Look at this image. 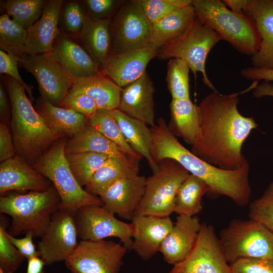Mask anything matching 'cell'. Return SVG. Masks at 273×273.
I'll return each mask as SVG.
<instances>
[{
  "label": "cell",
  "instance_id": "cell-1",
  "mask_svg": "<svg viewBox=\"0 0 273 273\" xmlns=\"http://www.w3.org/2000/svg\"><path fill=\"white\" fill-rule=\"evenodd\" d=\"M259 81L244 90L228 95L218 91L207 95L198 105L200 131L191 152L207 163L226 170H235L248 162L242 153L244 142L258 125L253 117L239 112V95L254 89Z\"/></svg>",
  "mask_w": 273,
  "mask_h": 273
},
{
  "label": "cell",
  "instance_id": "cell-2",
  "mask_svg": "<svg viewBox=\"0 0 273 273\" xmlns=\"http://www.w3.org/2000/svg\"><path fill=\"white\" fill-rule=\"evenodd\" d=\"M151 128L153 134L152 157L156 164L164 159H173L190 174L204 180L208 186V194L226 196L239 206L248 204L251 197L248 162L237 170L220 169L184 147L171 132L163 118L159 117Z\"/></svg>",
  "mask_w": 273,
  "mask_h": 273
},
{
  "label": "cell",
  "instance_id": "cell-3",
  "mask_svg": "<svg viewBox=\"0 0 273 273\" xmlns=\"http://www.w3.org/2000/svg\"><path fill=\"white\" fill-rule=\"evenodd\" d=\"M4 82L11 102L10 124L17 154L32 166L65 135L48 127L23 86L9 76L4 77Z\"/></svg>",
  "mask_w": 273,
  "mask_h": 273
},
{
  "label": "cell",
  "instance_id": "cell-4",
  "mask_svg": "<svg viewBox=\"0 0 273 273\" xmlns=\"http://www.w3.org/2000/svg\"><path fill=\"white\" fill-rule=\"evenodd\" d=\"M60 204V197L52 185L42 192L1 196L0 212L12 217L7 230L9 235L15 237L31 231L34 237L38 238L43 234Z\"/></svg>",
  "mask_w": 273,
  "mask_h": 273
},
{
  "label": "cell",
  "instance_id": "cell-5",
  "mask_svg": "<svg viewBox=\"0 0 273 273\" xmlns=\"http://www.w3.org/2000/svg\"><path fill=\"white\" fill-rule=\"evenodd\" d=\"M196 16L237 51L252 57L259 50L261 37L253 19L237 14L220 0H193Z\"/></svg>",
  "mask_w": 273,
  "mask_h": 273
},
{
  "label": "cell",
  "instance_id": "cell-6",
  "mask_svg": "<svg viewBox=\"0 0 273 273\" xmlns=\"http://www.w3.org/2000/svg\"><path fill=\"white\" fill-rule=\"evenodd\" d=\"M221 40L216 32L196 16L184 32L159 48L156 57L161 60L172 58L183 60L195 78L200 72L204 83L213 92H217L207 76L206 62L209 53Z\"/></svg>",
  "mask_w": 273,
  "mask_h": 273
},
{
  "label": "cell",
  "instance_id": "cell-7",
  "mask_svg": "<svg viewBox=\"0 0 273 273\" xmlns=\"http://www.w3.org/2000/svg\"><path fill=\"white\" fill-rule=\"evenodd\" d=\"M66 143L63 138L57 142L32 166L51 182L61 206L74 211L89 205L103 206L100 198L83 189L74 177L66 158Z\"/></svg>",
  "mask_w": 273,
  "mask_h": 273
},
{
  "label": "cell",
  "instance_id": "cell-8",
  "mask_svg": "<svg viewBox=\"0 0 273 273\" xmlns=\"http://www.w3.org/2000/svg\"><path fill=\"white\" fill-rule=\"evenodd\" d=\"M218 239L230 265L243 258L273 261V232L252 219H232Z\"/></svg>",
  "mask_w": 273,
  "mask_h": 273
},
{
  "label": "cell",
  "instance_id": "cell-9",
  "mask_svg": "<svg viewBox=\"0 0 273 273\" xmlns=\"http://www.w3.org/2000/svg\"><path fill=\"white\" fill-rule=\"evenodd\" d=\"M157 164L158 170L147 178L135 215L167 217L173 212L177 191L190 173L173 159H164Z\"/></svg>",
  "mask_w": 273,
  "mask_h": 273
},
{
  "label": "cell",
  "instance_id": "cell-10",
  "mask_svg": "<svg viewBox=\"0 0 273 273\" xmlns=\"http://www.w3.org/2000/svg\"><path fill=\"white\" fill-rule=\"evenodd\" d=\"M127 251L111 240H81L65 264L72 273H118Z\"/></svg>",
  "mask_w": 273,
  "mask_h": 273
},
{
  "label": "cell",
  "instance_id": "cell-11",
  "mask_svg": "<svg viewBox=\"0 0 273 273\" xmlns=\"http://www.w3.org/2000/svg\"><path fill=\"white\" fill-rule=\"evenodd\" d=\"M75 212L60 204L53 214L37 244L39 257L46 265L65 261L76 248L78 237Z\"/></svg>",
  "mask_w": 273,
  "mask_h": 273
},
{
  "label": "cell",
  "instance_id": "cell-12",
  "mask_svg": "<svg viewBox=\"0 0 273 273\" xmlns=\"http://www.w3.org/2000/svg\"><path fill=\"white\" fill-rule=\"evenodd\" d=\"M152 27L138 0L125 3L111 22V52H127L151 43Z\"/></svg>",
  "mask_w": 273,
  "mask_h": 273
},
{
  "label": "cell",
  "instance_id": "cell-13",
  "mask_svg": "<svg viewBox=\"0 0 273 273\" xmlns=\"http://www.w3.org/2000/svg\"><path fill=\"white\" fill-rule=\"evenodd\" d=\"M78 237L81 240L99 241L116 237L128 251L132 250V226L121 221L103 205L81 207L75 213Z\"/></svg>",
  "mask_w": 273,
  "mask_h": 273
},
{
  "label": "cell",
  "instance_id": "cell-14",
  "mask_svg": "<svg viewBox=\"0 0 273 273\" xmlns=\"http://www.w3.org/2000/svg\"><path fill=\"white\" fill-rule=\"evenodd\" d=\"M20 62L35 78L41 98L58 106L68 95L74 77L53 57L51 52L26 55Z\"/></svg>",
  "mask_w": 273,
  "mask_h": 273
},
{
  "label": "cell",
  "instance_id": "cell-15",
  "mask_svg": "<svg viewBox=\"0 0 273 273\" xmlns=\"http://www.w3.org/2000/svg\"><path fill=\"white\" fill-rule=\"evenodd\" d=\"M169 273H232L213 226L202 223L193 250L186 259L173 265Z\"/></svg>",
  "mask_w": 273,
  "mask_h": 273
},
{
  "label": "cell",
  "instance_id": "cell-16",
  "mask_svg": "<svg viewBox=\"0 0 273 273\" xmlns=\"http://www.w3.org/2000/svg\"><path fill=\"white\" fill-rule=\"evenodd\" d=\"M159 48L152 43L133 51L111 52L100 71L123 88L141 78L150 61L157 57Z\"/></svg>",
  "mask_w": 273,
  "mask_h": 273
},
{
  "label": "cell",
  "instance_id": "cell-17",
  "mask_svg": "<svg viewBox=\"0 0 273 273\" xmlns=\"http://www.w3.org/2000/svg\"><path fill=\"white\" fill-rule=\"evenodd\" d=\"M132 250L148 260L159 251L160 246L172 229L169 216L135 215L131 219Z\"/></svg>",
  "mask_w": 273,
  "mask_h": 273
},
{
  "label": "cell",
  "instance_id": "cell-18",
  "mask_svg": "<svg viewBox=\"0 0 273 273\" xmlns=\"http://www.w3.org/2000/svg\"><path fill=\"white\" fill-rule=\"evenodd\" d=\"M146 179L139 175L115 182L99 196L103 206L119 217L131 220L144 194Z\"/></svg>",
  "mask_w": 273,
  "mask_h": 273
},
{
  "label": "cell",
  "instance_id": "cell-19",
  "mask_svg": "<svg viewBox=\"0 0 273 273\" xmlns=\"http://www.w3.org/2000/svg\"><path fill=\"white\" fill-rule=\"evenodd\" d=\"M201 225L196 215H178L159 249L167 263L174 265L188 257L195 246Z\"/></svg>",
  "mask_w": 273,
  "mask_h": 273
},
{
  "label": "cell",
  "instance_id": "cell-20",
  "mask_svg": "<svg viewBox=\"0 0 273 273\" xmlns=\"http://www.w3.org/2000/svg\"><path fill=\"white\" fill-rule=\"evenodd\" d=\"M154 93V84L146 72L141 78L122 88L118 109L152 127L155 124Z\"/></svg>",
  "mask_w": 273,
  "mask_h": 273
},
{
  "label": "cell",
  "instance_id": "cell-21",
  "mask_svg": "<svg viewBox=\"0 0 273 273\" xmlns=\"http://www.w3.org/2000/svg\"><path fill=\"white\" fill-rule=\"evenodd\" d=\"M244 14L253 19L261 37L252 66L273 69V0H248Z\"/></svg>",
  "mask_w": 273,
  "mask_h": 273
},
{
  "label": "cell",
  "instance_id": "cell-22",
  "mask_svg": "<svg viewBox=\"0 0 273 273\" xmlns=\"http://www.w3.org/2000/svg\"><path fill=\"white\" fill-rule=\"evenodd\" d=\"M64 1H47L40 17L27 30L25 53L34 55L51 52L59 30L58 22Z\"/></svg>",
  "mask_w": 273,
  "mask_h": 273
},
{
  "label": "cell",
  "instance_id": "cell-23",
  "mask_svg": "<svg viewBox=\"0 0 273 273\" xmlns=\"http://www.w3.org/2000/svg\"><path fill=\"white\" fill-rule=\"evenodd\" d=\"M52 184L18 155L0 165V192L11 191L42 192Z\"/></svg>",
  "mask_w": 273,
  "mask_h": 273
},
{
  "label": "cell",
  "instance_id": "cell-24",
  "mask_svg": "<svg viewBox=\"0 0 273 273\" xmlns=\"http://www.w3.org/2000/svg\"><path fill=\"white\" fill-rule=\"evenodd\" d=\"M53 57L73 76H88L101 71L88 52L71 38L59 34L53 50Z\"/></svg>",
  "mask_w": 273,
  "mask_h": 273
},
{
  "label": "cell",
  "instance_id": "cell-25",
  "mask_svg": "<svg viewBox=\"0 0 273 273\" xmlns=\"http://www.w3.org/2000/svg\"><path fill=\"white\" fill-rule=\"evenodd\" d=\"M141 160L129 156L109 158L86 185L85 190L100 196L115 182L139 175Z\"/></svg>",
  "mask_w": 273,
  "mask_h": 273
},
{
  "label": "cell",
  "instance_id": "cell-26",
  "mask_svg": "<svg viewBox=\"0 0 273 273\" xmlns=\"http://www.w3.org/2000/svg\"><path fill=\"white\" fill-rule=\"evenodd\" d=\"M122 88L100 71L88 76L74 77L68 94L81 93L93 98L99 109H118Z\"/></svg>",
  "mask_w": 273,
  "mask_h": 273
},
{
  "label": "cell",
  "instance_id": "cell-27",
  "mask_svg": "<svg viewBox=\"0 0 273 273\" xmlns=\"http://www.w3.org/2000/svg\"><path fill=\"white\" fill-rule=\"evenodd\" d=\"M126 141L130 147L147 161L152 173L158 170V165L152 157L153 134L151 127L143 121L128 116L118 109L112 110Z\"/></svg>",
  "mask_w": 273,
  "mask_h": 273
},
{
  "label": "cell",
  "instance_id": "cell-28",
  "mask_svg": "<svg viewBox=\"0 0 273 273\" xmlns=\"http://www.w3.org/2000/svg\"><path fill=\"white\" fill-rule=\"evenodd\" d=\"M170 119L168 127L176 137L191 146L200 131L201 115L199 106L190 99H172L169 105Z\"/></svg>",
  "mask_w": 273,
  "mask_h": 273
},
{
  "label": "cell",
  "instance_id": "cell-29",
  "mask_svg": "<svg viewBox=\"0 0 273 273\" xmlns=\"http://www.w3.org/2000/svg\"><path fill=\"white\" fill-rule=\"evenodd\" d=\"M111 22L109 18L85 16L84 25L79 33L87 52L100 69L111 53Z\"/></svg>",
  "mask_w": 273,
  "mask_h": 273
},
{
  "label": "cell",
  "instance_id": "cell-30",
  "mask_svg": "<svg viewBox=\"0 0 273 273\" xmlns=\"http://www.w3.org/2000/svg\"><path fill=\"white\" fill-rule=\"evenodd\" d=\"M35 109L49 128L65 136H73L86 124L84 115L55 106L42 98L37 101Z\"/></svg>",
  "mask_w": 273,
  "mask_h": 273
},
{
  "label": "cell",
  "instance_id": "cell-31",
  "mask_svg": "<svg viewBox=\"0 0 273 273\" xmlns=\"http://www.w3.org/2000/svg\"><path fill=\"white\" fill-rule=\"evenodd\" d=\"M90 152L111 157L129 156L114 143L86 123L78 132L70 137L65 145L66 154Z\"/></svg>",
  "mask_w": 273,
  "mask_h": 273
},
{
  "label": "cell",
  "instance_id": "cell-32",
  "mask_svg": "<svg viewBox=\"0 0 273 273\" xmlns=\"http://www.w3.org/2000/svg\"><path fill=\"white\" fill-rule=\"evenodd\" d=\"M196 17L192 5L173 12L152 24L151 43L161 48L184 32Z\"/></svg>",
  "mask_w": 273,
  "mask_h": 273
},
{
  "label": "cell",
  "instance_id": "cell-33",
  "mask_svg": "<svg viewBox=\"0 0 273 273\" xmlns=\"http://www.w3.org/2000/svg\"><path fill=\"white\" fill-rule=\"evenodd\" d=\"M208 191V186L204 180L190 174L177 191L173 212L178 215L195 216L202 210V198Z\"/></svg>",
  "mask_w": 273,
  "mask_h": 273
},
{
  "label": "cell",
  "instance_id": "cell-34",
  "mask_svg": "<svg viewBox=\"0 0 273 273\" xmlns=\"http://www.w3.org/2000/svg\"><path fill=\"white\" fill-rule=\"evenodd\" d=\"M86 123L116 145L129 157L141 160L143 158L126 141L113 116L112 110L99 109L94 114L87 118Z\"/></svg>",
  "mask_w": 273,
  "mask_h": 273
},
{
  "label": "cell",
  "instance_id": "cell-35",
  "mask_svg": "<svg viewBox=\"0 0 273 273\" xmlns=\"http://www.w3.org/2000/svg\"><path fill=\"white\" fill-rule=\"evenodd\" d=\"M27 30L21 27L7 14L0 17L1 50L19 60L26 55L25 45Z\"/></svg>",
  "mask_w": 273,
  "mask_h": 273
},
{
  "label": "cell",
  "instance_id": "cell-36",
  "mask_svg": "<svg viewBox=\"0 0 273 273\" xmlns=\"http://www.w3.org/2000/svg\"><path fill=\"white\" fill-rule=\"evenodd\" d=\"M111 157L90 152L66 154L70 168L78 184L85 186L95 173Z\"/></svg>",
  "mask_w": 273,
  "mask_h": 273
},
{
  "label": "cell",
  "instance_id": "cell-37",
  "mask_svg": "<svg viewBox=\"0 0 273 273\" xmlns=\"http://www.w3.org/2000/svg\"><path fill=\"white\" fill-rule=\"evenodd\" d=\"M46 3L43 0H8L4 7L14 21L27 30L40 17Z\"/></svg>",
  "mask_w": 273,
  "mask_h": 273
},
{
  "label": "cell",
  "instance_id": "cell-38",
  "mask_svg": "<svg viewBox=\"0 0 273 273\" xmlns=\"http://www.w3.org/2000/svg\"><path fill=\"white\" fill-rule=\"evenodd\" d=\"M190 70L188 65L183 60L178 58L169 60L166 81L172 99H190Z\"/></svg>",
  "mask_w": 273,
  "mask_h": 273
},
{
  "label": "cell",
  "instance_id": "cell-39",
  "mask_svg": "<svg viewBox=\"0 0 273 273\" xmlns=\"http://www.w3.org/2000/svg\"><path fill=\"white\" fill-rule=\"evenodd\" d=\"M7 217H0V273H15L26 259L10 242L7 236Z\"/></svg>",
  "mask_w": 273,
  "mask_h": 273
},
{
  "label": "cell",
  "instance_id": "cell-40",
  "mask_svg": "<svg viewBox=\"0 0 273 273\" xmlns=\"http://www.w3.org/2000/svg\"><path fill=\"white\" fill-rule=\"evenodd\" d=\"M248 215L273 232V181L260 197L250 203Z\"/></svg>",
  "mask_w": 273,
  "mask_h": 273
},
{
  "label": "cell",
  "instance_id": "cell-41",
  "mask_svg": "<svg viewBox=\"0 0 273 273\" xmlns=\"http://www.w3.org/2000/svg\"><path fill=\"white\" fill-rule=\"evenodd\" d=\"M193 0H138L146 16L153 24L173 12L192 5Z\"/></svg>",
  "mask_w": 273,
  "mask_h": 273
},
{
  "label": "cell",
  "instance_id": "cell-42",
  "mask_svg": "<svg viewBox=\"0 0 273 273\" xmlns=\"http://www.w3.org/2000/svg\"><path fill=\"white\" fill-rule=\"evenodd\" d=\"M58 106L71 109L87 118L99 109L96 102L93 98L81 93L68 94Z\"/></svg>",
  "mask_w": 273,
  "mask_h": 273
},
{
  "label": "cell",
  "instance_id": "cell-43",
  "mask_svg": "<svg viewBox=\"0 0 273 273\" xmlns=\"http://www.w3.org/2000/svg\"><path fill=\"white\" fill-rule=\"evenodd\" d=\"M232 273H273V261L243 258L231 264Z\"/></svg>",
  "mask_w": 273,
  "mask_h": 273
},
{
  "label": "cell",
  "instance_id": "cell-44",
  "mask_svg": "<svg viewBox=\"0 0 273 273\" xmlns=\"http://www.w3.org/2000/svg\"><path fill=\"white\" fill-rule=\"evenodd\" d=\"M19 60L3 50L0 51V73L11 77L23 86L31 101H34L32 95L33 86L25 83L22 79L18 69Z\"/></svg>",
  "mask_w": 273,
  "mask_h": 273
},
{
  "label": "cell",
  "instance_id": "cell-45",
  "mask_svg": "<svg viewBox=\"0 0 273 273\" xmlns=\"http://www.w3.org/2000/svg\"><path fill=\"white\" fill-rule=\"evenodd\" d=\"M64 23L70 32L79 33L84 23L85 16L80 6L76 3H69L64 11Z\"/></svg>",
  "mask_w": 273,
  "mask_h": 273
},
{
  "label": "cell",
  "instance_id": "cell-46",
  "mask_svg": "<svg viewBox=\"0 0 273 273\" xmlns=\"http://www.w3.org/2000/svg\"><path fill=\"white\" fill-rule=\"evenodd\" d=\"M7 236L10 242L26 259L35 256L39 257L38 251L33 243V238L34 237L32 231L27 232L25 236L20 239L16 238L8 233Z\"/></svg>",
  "mask_w": 273,
  "mask_h": 273
},
{
  "label": "cell",
  "instance_id": "cell-47",
  "mask_svg": "<svg viewBox=\"0 0 273 273\" xmlns=\"http://www.w3.org/2000/svg\"><path fill=\"white\" fill-rule=\"evenodd\" d=\"M17 152L14 144L12 134L7 124L0 123V161H4L14 157Z\"/></svg>",
  "mask_w": 273,
  "mask_h": 273
},
{
  "label": "cell",
  "instance_id": "cell-48",
  "mask_svg": "<svg viewBox=\"0 0 273 273\" xmlns=\"http://www.w3.org/2000/svg\"><path fill=\"white\" fill-rule=\"evenodd\" d=\"M86 6L93 17L105 18L110 14L119 3L113 0H86Z\"/></svg>",
  "mask_w": 273,
  "mask_h": 273
},
{
  "label": "cell",
  "instance_id": "cell-49",
  "mask_svg": "<svg viewBox=\"0 0 273 273\" xmlns=\"http://www.w3.org/2000/svg\"><path fill=\"white\" fill-rule=\"evenodd\" d=\"M240 75L247 80L273 81V69H271L246 67L241 70Z\"/></svg>",
  "mask_w": 273,
  "mask_h": 273
},
{
  "label": "cell",
  "instance_id": "cell-50",
  "mask_svg": "<svg viewBox=\"0 0 273 273\" xmlns=\"http://www.w3.org/2000/svg\"><path fill=\"white\" fill-rule=\"evenodd\" d=\"M10 110L8 97L3 83H0V116L1 122L7 123L9 120Z\"/></svg>",
  "mask_w": 273,
  "mask_h": 273
},
{
  "label": "cell",
  "instance_id": "cell-51",
  "mask_svg": "<svg viewBox=\"0 0 273 273\" xmlns=\"http://www.w3.org/2000/svg\"><path fill=\"white\" fill-rule=\"evenodd\" d=\"M252 95L256 98L263 97H273V83L265 81L258 83L253 89Z\"/></svg>",
  "mask_w": 273,
  "mask_h": 273
},
{
  "label": "cell",
  "instance_id": "cell-52",
  "mask_svg": "<svg viewBox=\"0 0 273 273\" xmlns=\"http://www.w3.org/2000/svg\"><path fill=\"white\" fill-rule=\"evenodd\" d=\"M44 261L39 256L31 257L27 259L26 273H44Z\"/></svg>",
  "mask_w": 273,
  "mask_h": 273
},
{
  "label": "cell",
  "instance_id": "cell-53",
  "mask_svg": "<svg viewBox=\"0 0 273 273\" xmlns=\"http://www.w3.org/2000/svg\"><path fill=\"white\" fill-rule=\"evenodd\" d=\"M248 0H223V3L233 12L240 14L245 15L244 10Z\"/></svg>",
  "mask_w": 273,
  "mask_h": 273
}]
</instances>
